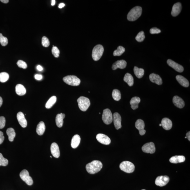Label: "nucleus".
I'll return each mask as SVG.
<instances>
[{
  "mask_svg": "<svg viewBox=\"0 0 190 190\" xmlns=\"http://www.w3.org/2000/svg\"><path fill=\"white\" fill-rule=\"evenodd\" d=\"M18 66L20 68L25 69L27 68V65L26 62L22 60H19L18 61L17 63Z\"/></svg>",
  "mask_w": 190,
  "mask_h": 190,
  "instance_id": "a19ab883",
  "label": "nucleus"
},
{
  "mask_svg": "<svg viewBox=\"0 0 190 190\" xmlns=\"http://www.w3.org/2000/svg\"><path fill=\"white\" fill-rule=\"evenodd\" d=\"M169 180V177L167 176H159L156 179L155 183L157 186L163 187L168 184Z\"/></svg>",
  "mask_w": 190,
  "mask_h": 190,
  "instance_id": "1a4fd4ad",
  "label": "nucleus"
},
{
  "mask_svg": "<svg viewBox=\"0 0 190 190\" xmlns=\"http://www.w3.org/2000/svg\"><path fill=\"white\" fill-rule=\"evenodd\" d=\"M126 65L127 62L125 60H118L113 63L112 68L113 70H117L118 68L123 69L126 68Z\"/></svg>",
  "mask_w": 190,
  "mask_h": 190,
  "instance_id": "6ab92c4d",
  "label": "nucleus"
},
{
  "mask_svg": "<svg viewBox=\"0 0 190 190\" xmlns=\"http://www.w3.org/2000/svg\"><path fill=\"white\" fill-rule=\"evenodd\" d=\"M186 137H187V138H188V140H189V141H190V132L189 131L188 132V133H186Z\"/></svg>",
  "mask_w": 190,
  "mask_h": 190,
  "instance_id": "de8ad7c7",
  "label": "nucleus"
},
{
  "mask_svg": "<svg viewBox=\"0 0 190 190\" xmlns=\"http://www.w3.org/2000/svg\"><path fill=\"white\" fill-rule=\"evenodd\" d=\"M161 32V31L160 29L156 28V27L151 28L150 30V33L152 34H158L160 33Z\"/></svg>",
  "mask_w": 190,
  "mask_h": 190,
  "instance_id": "37998d69",
  "label": "nucleus"
},
{
  "mask_svg": "<svg viewBox=\"0 0 190 190\" xmlns=\"http://www.w3.org/2000/svg\"><path fill=\"white\" fill-rule=\"evenodd\" d=\"M173 102L175 105L179 108H183L185 105V103L184 100L178 96L174 97Z\"/></svg>",
  "mask_w": 190,
  "mask_h": 190,
  "instance_id": "a211bd4d",
  "label": "nucleus"
},
{
  "mask_svg": "<svg viewBox=\"0 0 190 190\" xmlns=\"http://www.w3.org/2000/svg\"><path fill=\"white\" fill-rule=\"evenodd\" d=\"M52 53L54 57L56 58H58L59 57L60 52L59 49L57 47L53 46L52 50Z\"/></svg>",
  "mask_w": 190,
  "mask_h": 190,
  "instance_id": "ea45409f",
  "label": "nucleus"
},
{
  "mask_svg": "<svg viewBox=\"0 0 190 190\" xmlns=\"http://www.w3.org/2000/svg\"><path fill=\"white\" fill-rule=\"evenodd\" d=\"M159 125H160V126H162V124H160Z\"/></svg>",
  "mask_w": 190,
  "mask_h": 190,
  "instance_id": "864d4df0",
  "label": "nucleus"
},
{
  "mask_svg": "<svg viewBox=\"0 0 190 190\" xmlns=\"http://www.w3.org/2000/svg\"><path fill=\"white\" fill-rule=\"evenodd\" d=\"M77 101L80 109L82 111H86L90 105V101L87 98L80 97Z\"/></svg>",
  "mask_w": 190,
  "mask_h": 190,
  "instance_id": "20e7f679",
  "label": "nucleus"
},
{
  "mask_svg": "<svg viewBox=\"0 0 190 190\" xmlns=\"http://www.w3.org/2000/svg\"><path fill=\"white\" fill-rule=\"evenodd\" d=\"M42 76L40 75H36L35 76V78L38 80H40L42 79Z\"/></svg>",
  "mask_w": 190,
  "mask_h": 190,
  "instance_id": "a18cd8bd",
  "label": "nucleus"
},
{
  "mask_svg": "<svg viewBox=\"0 0 190 190\" xmlns=\"http://www.w3.org/2000/svg\"><path fill=\"white\" fill-rule=\"evenodd\" d=\"M167 63L169 66L173 68L176 71L179 73H182L184 70V68L181 65L175 62L174 61L171 59H168L167 61Z\"/></svg>",
  "mask_w": 190,
  "mask_h": 190,
  "instance_id": "f8f14e48",
  "label": "nucleus"
},
{
  "mask_svg": "<svg viewBox=\"0 0 190 190\" xmlns=\"http://www.w3.org/2000/svg\"><path fill=\"white\" fill-rule=\"evenodd\" d=\"M6 133L8 136L9 141L10 142L13 141L14 138L16 136V133L14 128H8L6 130Z\"/></svg>",
  "mask_w": 190,
  "mask_h": 190,
  "instance_id": "7c9ffc66",
  "label": "nucleus"
},
{
  "mask_svg": "<svg viewBox=\"0 0 190 190\" xmlns=\"http://www.w3.org/2000/svg\"><path fill=\"white\" fill-rule=\"evenodd\" d=\"M119 167L122 171L128 173H133L135 169L134 165L128 161H125L121 163Z\"/></svg>",
  "mask_w": 190,
  "mask_h": 190,
  "instance_id": "39448f33",
  "label": "nucleus"
},
{
  "mask_svg": "<svg viewBox=\"0 0 190 190\" xmlns=\"http://www.w3.org/2000/svg\"><path fill=\"white\" fill-rule=\"evenodd\" d=\"M177 80L181 85L185 87H189V81L182 75H177L176 76Z\"/></svg>",
  "mask_w": 190,
  "mask_h": 190,
  "instance_id": "4be33fe9",
  "label": "nucleus"
},
{
  "mask_svg": "<svg viewBox=\"0 0 190 190\" xmlns=\"http://www.w3.org/2000/svg\"><path fill=\"white\" fill-rule=\"evenodd\" d=\"M9 77V74L6 72H2L0 73V82H5L8 80Z\"/></svg>",
  "mask_w": 190,
  "mask_h": 190,
  "instance_id": "f704fd0d",
  "label": "nucleus"
},
{
  "mask_svg": "<svg viewBox=\"0 0 190 190\" xmlns=\"http://www.w3.org/2000/svg\"><path fill=\"white\" fill-rule=\"evenodd\" d=\"M142 9L141 7L137 6L130 11L127 15V19L128 21H134L136 20L140 17L142 14Z\"/></svg>",
  "mask_w": 190,
  "mask_h": 190,
  "instance_id": "f03ea898",
  "label": "nucleus"
},
{
  "mask_svg": "<svg viewBox=\"0 0 190 190\" xmlns=\"http://www.w3.org/2000/svg\"><path fill=\"white\" fill-rule=\"evenodd\" d=\"M142 150L144 153L153 154L155 153L156 148L153 142L146 143L142 147Z\"/></svg>",
  "mask_w": 190,
  "mask_h": 190,
  "instance_id": "9d476101",
  "label": "nucleus"
},
{
  "mask_svg": "<svg viewBox=\"0 0 190 190\" xmlns=\"http://www.w3.org/2000/svg\"><path fill=\"white\" fill-rule=\"evenodd\" d=\"M65 117V114H58L56 117L55 121L57 125L59 128L62 127L63 124V119Z\"/></svg>",
  "mask_w": 190,
  "mask_h": 190,
  "instance_id": "b1692460",
  "label": "nucleus"
},
{
  "mask_svg": "<svg viewBox=\"0 0 190 190\" xmlns=\"http://www.w3.org/2000/svg\"><path fill=\"white\" fill-rule=\"evenodd\" d=\"M141 101V99L138 97H133L130 101L131 108L133 110L137 109L138 108V104Z\"/></svg>",
  "mask_w": 190,
  "mask_h": 190,
  "instance_id": "393cba45",
  "label": "nucleus"
},
{
  "mask_svg": "<svg viewBox=\"0 0 190 190\" xmlns=\"http://www.w3.org/2000/svg\"><path fill=\"white\" fill-rule=\"evenodd\" d=\"M103 164L100 161L94 160L86 165V169L89 173L91 174L99 172L103 167Z\"/></svg>",
  "mask_w": 190,
  "mask_h": 190,
  "instance_id": "f257e3e1",
  "label": "nucleus"
},
{
  "mask_svg": "<svg viewBox=\"0 0 190 190\" xmlns=\"http://www.w3.org/2000/svg\"><path fill=\"white\" fill-rule=\"evenodd\" d=\"M8 164V160L5 158L2 154L0 153V166H6Z\"/></svg>",
  "mask_w": 190,
  "mask_h": 190,
  "instance_id": "4c0bfd02",
  "label": "nucleus"
},
{
  "mask_svg": "<svg viewBox=\"0 0 190 190\" xmlns=\"http://www.w3.org/2000/svg\"><path fill=\"white\" fill-rule=\"evenodd\" d=\"M185 138H187V137H185Z\"/></svg>",
  "mask_w": 190,
  "mask_h": 190,
  "instance_id": "6e6d98bb",
  "label": "nucleus"
},
{
  "mask_svg": "<svg viewBox=\"0 0 190 190\" xmlns=\"http://www.w3.org/2000/svg\"><path fill=\"white\" fill-rule=\"evenodd\" d=\"M3 104V99L2 98L0 97V107Z\"/></svg>",
  "mask_w": 190,
  "mask_h": 190,
  "instance_id": "3c124183",
  "label": "nucleus"
},
{
  "mask_svg": "<svg viewBox=\"0 0 190 190\" xmlns=\"http://www.w3.org/2000/svg\"><path fill=\"white\" fill-rule=\"evenodd\" d=\"M56 1L55 0H52V6H54L55 5V4Z\"/></svg>",
  "mask_w": 190,
  "mask_h": 190,
  "instance_id": "603ef678",
  "label": "nucleus"
},
{
  "mask_svg": "<svg viewBox=\"0 0 190 190\" xmlns=\"http://www.w3.org/2000/svg\"><path fill=\"white\" fill-rule=\"evenodd\" d=\"M81 138L79 135H76L74 136L72 139L71 146L72 148L75 149L77 148L80 143Z\"/></svg>",
  "mask_w": 190,
  "mask_h": 190,
  "instance_id": "a878e982",
  "label": "nucleus"
},
{
  "mask_svg": "<svg viewBox=\"0 0 190 190\" xmlns=\"http://www.w3.org/2000/svg\"><path fill=\"white\" fill-rule=\"evenodd\" d=\"M1 2L6 4L9 2V1L8 0H1Z\"/></svg>",
  "mask_w": 190,
  "mask_h": 190,
  "instance_id": "8fccbe9b",
  "label": "nucleus"
},
{
  "mask_svg": "<svg viewBox=\"0 0 190 190\" xmlns=\"http://www.w3.org/2000/svg\"><path fill=\"white\" fill-rule=\"evenodd\" d=\"M46 129V126H45L44 123L43 122H41L37 125V132L38 135H42L44 133Z\"/></svg>",
  "mask_w": 190,
  "mask_h": 190,
  "instance_id": "cd10ccee",
  "label": "nucleus"
},
{
  "mask_svg": "<svg viewBox=\"0 0 190 190\" xmlns=\"http://www.w3.org/2000/svg\"><path fill=\"white\" fill-rule=\"evenodd\" d=\"M65 6V4L64 3H61L59 5V8L60 9L62 8L63 7H64Z\"/></svg>",
  "mask_w": 190,
  "mask_h": 190,
  "instance_id": "09e8293b",
  "label": "nucleus"
},
{
  "mask_svg": "<svg viewBox=\"0 0 190 190\" xmlns=\"http://www.w3.org/2000/svg\"><path fill=\"white\" fill-rule=\"evenodd\" d=\"M112 96L113 99L115 101H118L121 98L120 92L118 90L115 89L113 90L112 93Z\"/></svg>",
  "mask_w": 190,
  "mask_h": 190,
  "instance_id": "473e14b6",
  "label": "nucleus"
},
{
  "mask_svg": "<svg viewBox=\"0 0 190 190\" xmlns=\"http://www.w3.org/2000/svg\"><path fill=\"white\" fill-rule=\"evenodd\" d=\"M42 44L45 47H48L50 45L49 39L46 37H43L42 39Z\"/></svg>",
  "mask_w": 190,
  "mask_h": 190,
  "instance_id": "58836bf2",
  "label": "nucleus"
},
{
  "mask_svg": "<svg viewBox=\"0 0 190 190\" xmlns=\"http://www.w3.org/2000/svg\"><path fill=\"white\" fill-rule=\"evenodd\" d=\"M17 118L21 126L23 128H26L27 125V122L25 118L24 114L22 112H19L17 114Z\"/></svg>",
  "mask_w": 190,
  "mask_h": 190,
  "instance_id": "f3484780",
  "label": "nucleus"
},
{
  "mask_svg": "<svg viewBox=\"0 0 190 190\" xmlns=\"http://www.w3.org/2000/svg\"><path fill=\"white\" fill-rule=\"evenodd\" d=\"M16 92L17 95L20 96L24 95L26 93V89L21 84H18L16 86Z\"/></svg>",
  "mask_w": 190,
  "mask_h": 190,
  "instance_id": "bb28decb",
  "label": "nucleus"
},
{
  "mask_svg": "<svg viewBox=\"0 0 190 190\" xmlns=\"http://www.w3.org/2000/svg\"><path fill=\"white\" fill-rule=\"evenodd\" d=\"M149 79L151 82L158 85L162 84V80L160 76L155 73H152L149 75Z\"/></svg>",
  "mask_w": 190,
  "mask_h": 190,
  "instance_id": "412c9836",
  "label": "nucleus"
},
{
  "mask_svg": "<svg viewBox=\"0 0 190 190\" xmlns=\"http://www.w3.org/2000/svg\"><path fill=\"white\" fill-rule=\"evenodd\" d=\"M96 138L98 141L103 144L108 145L111 143V139L107 136L102 133H99L97 135Z\"/></svg>",
  "mask_w": 190,
  "mask_h": 190,
  "instance_id": "9b49d317",
  "label": "nucleus"
},
{
  "mask_svg": "<svg viewBox=\"0 0 190 190\" xmlns=\"http://www.w3.org/2000/svg\"><path fill=\"white\" fill-rule=\"evenodd\" d=\"M50 158H52V156H50Z\"/></svg>",
  "mask_w": 190,
  "mask_h": 190,
  "instance_id": "5fc2aeb1",
  "label": "nucleus"
},
{
  "mask_svg": "<svg viewBox=\"0 0 190 190\" xmlns=\"http://www.w3.org/2000/svg\"><path fill=\"white\" fill-rule=\"evenodd\" d=\"M185 160V157L184 156H175L170 159L169 161L171 163L176 164L183 162Z\"/></svg>",
  "mask_w": 190,
  "mask_h": 190,
  "instance_id": "5701e85b",
  "label": "nucleus"
},
{
  "mask_svg": "<svg viewBox=\"0 0 190 190\" xmlns=\"http://www.w3.org/2000/svg\"><path fill=\"white\" fill-rule=\"evenodd\" d=\"M5 122H6V120L5 117L3 116L0 117V129L4 127Z\"/></svg>",
  "mask_w": 190,
  "mask_h": 190,
  "instance_id": "79ce46f5",
  "label": "nucleus"
},
{
  "mask_svg": "<svg viewBox=\"0 0 190 190\" xmlns=\"http://www.w3.org/2000/svg\"><path fill=\"white\" fill-rule=\"evenodd\" d=\"M113 117L114 125L116 129L118 130L122 128V118L121 116L118 113H115L113 114Z\"/></svg>",
  "mask_w": 190,
  "mask_h": 190,
  "instance_id": "4468645a",
  "label": "nucleus"
},
{
  "mask_svg": "<svg viewBox=\"0 0 190 190\" xmlns=\"http://www.w3.org/2000/svg\"><path fill=\"white\" fill-rule=\"evenodd\" d=\"M102 118L105 124L109 125L113 121V114L110 109L106 108L104 110Z\"/></svg>",
  "mask_w": 190,
  "mask_h": 190,
  "instance_id": "0eeeda50",
  "label": "nucleus"
},
{
  "mask_svg": "<svg viewBox=\"0 0 190 190\" xmlns=\"http://www.w3.org/2000/svg\"><path fill=\"white\" fill-rule=\"evenodd\" d=\"M20 177L22 180L29 186L33 184V181L32 177L30 176L29 172L27 170L24 169L20 173Z\"/></svg>",
  "mask_w": 190,
  "mask_h": 190,
  "instance_id": "6e6552de",
  "label": "nucleus"
},
{
  "mask_svg": "<svg viewBox=\"0 0 190 190\" xmlns=\"http://www.w3.org/2000/svg\"><path fill=\"white\" fill-rule=\"evenodd\" d=\"M57 100V97L55 96H53L51 97L46 103V108L47 109H49V108H51L55 104Z\"/></svg>",
  "mask_w": 190,
  "mask_h": 190,
  "instance_id": "2f4dec72",
  "label": "nucleus"
},
{
  "mask_svg": "<svg viewBox=\"0 0 190 190\" xmlns=\"http://www.w3.org/2000/svg\"><path fill=\"white\" fill-rule=\"evenodd\" d=\"M104 52V48L102 45L98 44L94 47L92 52V57L94 60L98 61L102 57Z\"/></svg>",
  "mask_w": 190,
  "mask_h": 190,
  "instance_id": "7ed1b4c3",
  "label": "nucleus"
},
{
  "mask_svg": "<svg viewBox=\"0 0 190 190\" xmlns=\"http://www.w3.org/2000/svg\"><path fill=\"white\" fill-rule=\"evenodd\" d=\"M145 38V36L144 35V32L141 31L137 34L135 39L138 42H141L144 40Z\"/></svg>",
  "mask_w": 190,
  "mask_h": 190,
  "instance_id": "c9c22d12",
  "label": "nucleus"
},
{
  "mask_svg": "<svg viewBox=\"0 0 190 190\" xmlns=\"http://www.w3.org/2000/svg\"><path fill=\"white\" fill-rule=\"evenodd\" d=\"M142 190H145V189H142Z\"/></svg>",
  "mask_w": 190,
  "mask_h": 190,
  "instance_id": "4d7b16f0",
  "label": "nucleus"
},
{
  "mask_svg": "<svg viewBox=\"0 0 190 190\" xmlns=\"http://www.w3.org/2000/svg\"><path fill=\"white\" fill-rule=\"evenodd\" d=\"M135 127L139 130V134L141 136L145 134L146 130L144 129V122L142 119H139L136 121L135 123Z\"/></svg>",
  "mask_w": 190,
  "mask_h": 190,
  "instance_id": "ddd939ff",
  "label": "nucleus"
},
{
  "mask_svg": "<svg viewBox=\"0 0 190 190\" xmlns=\"http://www.w3.org/2000/svg\"><path fill=\"white\" fill-rule=\"evenodd\" d=\"M133 70L135 75L139 79L142 78L144 75V70L143 68H139L135 66Z\"/></svg>",
  "mask_w": 190,
  "mask_h": 190,
  "instance_id": "c756f323",
  "label": "nucleus"
},
{
  "mask_svg": "<svg viewBox=\"0 0 190 190\" xmlns=\"http://www.w3.org/2000/svg\"><path fill=\"white\" fill-rule=\"evenodd\" d=\"M8 39L6 37H4L2 34L0 33V43L3 46H6L8 44Z\"/></svg>",
  "mask_w": 190,
  "mask_h": 190,
  "instance_id": "e433bc0d",
  "label": "nucleus"
},
{
  "mask_svg": "<svg viewBox=\"0 0 190 190\" xmlns=\"http://www.w3.org/2000/svg\"><path fill=\"white\" fill-rule=\"evenodd\" d=\"M4 139V136L3 133L2 132L0 131V144L2 143Z\"/></svg>",
  "mask_w": 190,
  "mask_h": 190,
  "instance_id": "c03bdc74",
  "label": "nucleus"
},
{
  "mask_svg": "<svg viewBox=\"0 0 190 190\" xmlns=\"http://www.w3.org/2000/svg\"><path fill=\"white\" fill-rule=\"evenodd\" d=\"M63 80L66 84L72 86H79L81 82L80 80L75 75L67 76Z\"/></svg>",
  "mask_w": 190,
  "mask_h": 190,
  "instance_id": "423d86ee",
  "label": "nucleus"
},
{
  "mask_svg": "<svg viewBox=\"0 0 190 190\" xmlns=\"http://www.w3.org/2000/svg\"><path fill=\"white\" fill-rule=\"evenodd\" d=\"M124 80L125 82L127 83L128 85L132 86L134 84V79L133 76L129 73H127L125 75L124 78Z\"/></svg>",
  "mask_w": 190,
  "mask_h": 190,
  "instance_id": "c85d7f7f",
  "label": "nucleus"
},
{
  "mask_svg": "<svg viewBox=\"0 0 190 190\" xmlns=\"http://www.w3.org/2000/svg\"><path fill=\"white\" fill-rule=\"evenodd\" d=\"M162 126L164 129L166 130H171L173 124L172 121L167 118H164L161 121Z\"/></svg>",
  "mask_w": 190,
  "mask_h": 190,
  "instance_id": "aec40b11",
  "label": "nucleus"
},
{
  "mask_svg": "<svg viewBox=\"0 0 190 190\" xmlns=\"http://www.w3.org/2000/svg\"><path fill=\"white\" fill-rule=\"evenodd\" d=\"M50 151L52 155L55 158H59L60 156V151L58 145L56 143H53L50 147Z\"/></svg>",
  "mask_w": 190,
  "mask_h": 190,
  "instance_id": "dca6fc26",
  "label": "nucleus"
},
{
  "mask_svg": "<svg viewBox=\"0 0 190 190\" xmlns=\"http://www.w3.org/2000/svg\"><path fill=\"white\" fill-rule=\"evenodd\" d=\"M37 69L39 71H42L43 70V68L40 65H38L37 67Z\"/></svg>",
  "mask_w": 190,
  "mask_h": 190,
  "instance_id": "49530a36",
  "label": "nucleus"
},
{
  "mask_svg": "<svg viewBox=\"0 0 190 190\" xmlns=\"http://www.w3.org/2000/svg\"><path fill=\"white\" fill-rule=\"evenodd\" d=\"M182 6L180 2L177 3L174 5L172 9L171 14L173 17H176L181 11Z\"/></svg>",
  "mask_w": 190,
  "mask_h": 190,
  "instance_id": "2eb2a0df",
  "label": "nucleus"
},
{
  "mask_svg": "<svg viewBox=\"0 0 190 190\" xmlns=\"http://www.w3.org/2000/svg\"><path fill=\"white\" fill-rule=\"evenodd\" d=\"M125 51V49L122 46H119L117 49L114 51L113 55L114 56H120L124 53Z\"/></svg>",
  "mask_w": 190,
  "mask_h": 190,
  "instance_id": "72a5a7b5",
  "label": "nucleus"
}]
</instances>
